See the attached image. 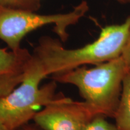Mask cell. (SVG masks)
<instances>
[{
  "mask_svg": "<svg viewBox=\"0 0 130 130\" xmlns=\"http://www.w3.org/2000/svg\"><path fill=\"white\" fill-rule=\"evenodd\" d=\"M97 115H101L86 102L60 95L37 112L32 120L43 130H83Z\"/></svg>",
  "mask_w": 130,
  "mask_h": 130,
  "instance_id": "cell-5",
  "label": "cell"
},
{
  "mask_svg": "<svg viewBox=\"0 0 130 130\" xmlns=\"http://www.w3.org/2000/svg\"><path fill=\"white\" fill-rule=\"evenodd\" d=\"M114 118L120 129L130 130V71L123 79L121 100Z\"/></svg>",
  "mask_w": 130,
  "mask_h": 130,
  "instance_id": "cell-7",
  "label": "cell"
},
{
  "mask_svg": "<svg viewBox=\"0 0 130 130\" xmlns=\"http://www.w3.org/2000/svg\"><path fill=\"white\" fill-rule=\"evenodd\" d=\"M0 130H10L7 128L6 126H4L3 123H0Z\"/></svg>",
  "mask_w": 130,
  "mask_h": 130,
  "instance_id": "cell-14",
  "label": "cell"
},
{
  "mask_svg": "<svg viewBox=\"0 0 130 130\" xmlns=\"http://www.w3.org/2000/svg\"><path fill=\"white\" fill-rule=\"evenodd\" d=\"M46 77L42 63L32 54L22 82L0 98V123L10 130H16L33 119L37 107L53 102L57 97V82L53 80L40 87V82Z\"/></svg>",
  "mask_w": 130,
  "mask_h": 130,
  "instance_id": "cell-3",
  "label": "cell"
},
{
  "mask_svg": "<svg viewBox=\"0 0 130 130\" xmlns=\"http://www.w3.org/2000/svg\"><path fill=\"white\" fill-rule=\"evenodd\" d=\"M24 126L25 127H23V128L22 127L21 130H39V129H37L36 128L32 127V126H27L25 125H24Z\"/></svg>",
  "mask_w": 130,
  "mask_h": 130,
  "instance_id": "cell-12",
  "label": "cell"
},
{
  "mask_svg": "<svg viewBox=\"0 0 130 130\" xmlns=\"http://www.w3.org/2000/svg\"><path fill=\"white\" fill-rule=\"evenodd\" d=\"M0 9H1V8H0Z\"/></svg>",
  "mask_w": 130,
  "mask_h": 130,
  "instance_id": "cell-15",
  "label": "cell"
},
{
  "mask_svg": "<svg viewBox=\"0 0 130 130\" xmlns=\"http://www.w3.org/2000/svg\"><path fill=\"white\" fill-rule=\"evenodd\" d=\"M129 70L122 56L88 68L52 75L53 80L77 87L84 101L105 117L115 118L121 100L123 79Z\"/></svg>",
  "mask_w": 130,
  "mask_h": 130,
  "instance_id": "cell-2",
  "label": "cell"
},
{
  "mask_svg": "<svg viewBox=\"0 0 130 130\" xmlns=\"http://www.w3.org/2000/svg\"><path fill=\"white\" fill-rule=\"evenodd\" d=\"M103 115H97L92 119L83 130H121L116 124L110 123Z\"/></svg>",
  "mask_w": 130,
  "mask_h": 130,
  "instance_id": "cell-10",
  "label": "cell"
},
{
  "mask_svg": "<svg viewBox=\"0 0 130 130\" xmlns=\"http://www.w3.org/2000/svg\"><path fill=\"white\" fill-rule=\"evenodd\" d=\"M24 71L21 74L9 75L0 78V98L7 95L23 80Z\"/></svg>",
  "mask_w": 130,
  "mask_h": 130,
  "instance_id": "cell-9",
  "label": "cell"
},
{
  "mask_svg": "<svg viewBox=\"0 0 130 130\" xmlns=\"http://www.w3.org/2000/svg\"><path fill=\"white\" fill-rule=\"evenodd\" d=\"M40 7V0H0V8L35 12Z\"/></svg>",
  "mask_w": 130,
  "mask_h": 130,
  "instance_id": "cell-8",
  "label": "cell"
},
{
  "mask_svg": "<svg viewBox=\"0 0 130 130\" xmlns=\"http://www.w3.org/2000/svg\"><path fill=\"white\" fill-rule=\"evenodd\" d=\"M87 1H83L71 12L65 13L40 14L35 12L0 9V39L12 51L21 48V40L27 34L47 25H54V30L61 41L68 37L69 26L74 25L88 12Z\"/></svg>",
  "mask_w": 130,
  "mask_h": 130,
  "instance_id": "cell-4",
  "label": "cell"
},
{
  "mask_svg": "<svg viewBox=\"0 0 130 130\" xmlns=\"http://www.w3.org/2000/svg\"><path fill=\"white\" fill-rule=\"evenodd\" d=\"M123 59L125 61L127 67L130 71V33L128 37V41L126 42V46L125 47L122 54Z\"/></svg>",
  "mask_w": 130,
  "mask_h": 130,
  "instance_id": "cell-11",
  "label": "cell"
},
{
  "mask_svg": "<svg viewBox=\"0 0 130 130\" xmlns=\"http://www.w3.org/2000/svg\"><path fill=\"white\" fill-rule=\"evenodd\" d=\"M116 1L122 4H130V0H116Z\"/></svg>",
  "mask_w": 130,
  "mask_h": 130,
  "instance_id": "cell-13",
  "label": "cell"
},
{
  "mask_svg": "<svg viewBox=\"0 0 130 130\" xmlns=\"http://www.w3.org/2000/svg\"><path fill=\"white\" fill-rule=\"evenodd\" d=\"M31 56L27 49L8 51L0 48V78L23 72Z\"/></svg>",
  "mask_w": 130,
  "mask_h": 130,
  "instance_id": "cell-6",
  "label": "cell"
},
{
  "mask_svg": "<svg viewBox=\"0 0 130 130\" xmlns=\"http://www.w3.org/2000/svg\"><path fill=\"white\" fill-rule=\"evenodd\" d=\"M130 33V16L121 24L102 29L92 43L76 49H66L50 36L40 39L32 54L43 66L46 77L71 71L87 64H100L122 54Z\"/></svg>",
  "mask_w": 130,
  "mask_h": 130,
  "instance_id": "cell-1",
  "label": "cell"
}]
</instances>
